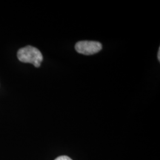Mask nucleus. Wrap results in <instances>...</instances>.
<instances>
[{"label":"nucleus","instance_id":"obj_4","mask_svg":"<svg viewBox=\"0 0 160 160\" xmlns=\"http://www.w3.org/2000/svg\"><path fill=\"white\" fill-rule=\"evenodd\" d=\"M157 58H158V60H159V61H160V48H159V51H158Z\"/></svg>","mask_w":160,"mask_h":160},{"label":"nucleus","instance_id":"obj_1","mask_svg":"<svg viewBox=\"0 0 160 160\" xmlns=\"http://www.w3.org/2000/svg\"><path fill=\"white\" fill-rule=\"evenodd\" d=\"M17 58L21 62L32 64L36 68L40 67L43 60L41 51L31 45L20 48L17 52Z\"/></svg>","mask_w":160,"mask_h":160},{"label":"nucleus","instance_id":"obj_3","mask_svg":"<svg viewBox=\"0 0 160 160\" xmlns=\"http://www.w3.org/2000/svg\"><path fill=\"white\" fill-rule=\"evenodd\" d=\"M55 160H73L71 159L68 156H60V157H58L57 158H56Z\"/></svg>","mask_w":160,"mask_h":160},{"label":"nucleus","instance_id":"obj_2","mask_svg":"<svg viewBox=\"0 0 160 160\" xmlns=\"http://www.w3.org/2000/svg\"><path fill=\"white\" fill-rule=\"evenodd\" d=\"M102 48V44L97 41H80L75 45V49L78 53L88 56L99 53Z\"/></svg>","mask_w":160,"mask_h":160}]
</instances>
